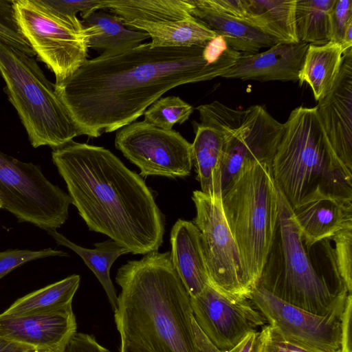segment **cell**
Returning a JSON list of instances; mask_svg holds the SVG:
<instances>
[{
    "label": "cell",
    "mask_w": 352,
    "mask_h": 352,
    "mask_svg": "<svg viewBox=\"0 0 352 352\" xmlns=\"http://www.w3.org/2000/svg\"><path fill=\"white\" fill-rule=\"evenodd\" d=\"M18 25L35 55L55 75L56 82L86 61L89 36L77 16L59 14L39 0H12Z\"/></svg>",
    "instance_id": "obj_9"
},
{
    "label": "cell",
    "mask_w": 352,
    "mask_h": 352,
    "mask_svg": "<svg viewBox=\"0 0 352 352\" xmlns=\"http://www.w3.org/2000/svg\"><path fill=\"white\" fill-rule=\"evenodd\" d=\"M142 30L151 38L153 47H188L199 45L214 38L217 34L194 16L178 21L160 23L131 22L126 25Z\"/></svg>",
    "instance_id": "obj_25"
},
{
    "label": "cell",
    "mask_w": 352,
    "mask_h": 352,
    "mask_svg": "<svg viewBox=\"0 0 352 352\" xmlns=\"http://www.w3.org/2000/svg\"><path fill=\"white\" fill-rule=\"evenodd\" d=\"M34 350L0 336V352H32Z\"/></svg>",
    "instance_id": "obj_41"
},
{
    "label": "cell",
    "mask_w": 352,
    "mask_h": 352,
    "mask_svg": "<svg viewBox=\"0 0 352 352\" xmlns=\"http://www.w3.org/2000/svg\"><path fill=\"white\" fill-rule=\"evenodd\" d=\"M68 254L52 248L40 250H8L0 252V279L14 269L36 259L49 256H67Z\"/></svg>",
    "instance_id": "obj_33"
},
{
    "label": "cell",
    "mask_w": 352,
    "mask_h": 352,
    "mask_svg": "<svg viewBox=\"0 0 352 352\" xmlns=\"http://www.w3.org/2000/svg\"><path fill=\"white\" fill-rule=\"evenodd\" d=\"M0 75L34 148L60 147L80 135L56 85L35 59L0 41Z\"/></svg>",
    "instance_id": "obj_7"
},
{
    "label": "cell",
    "mask_w": 352,
    "mask_h": 352,
    "mask_svg": "<svg viewBox=\"0 0 352 352\" xmlns=\"http://www.w3.org/2000/svg\"><path fill=\"white\" fill-rule=\"evenodd\" d=\"M171 263L190 298L211 284L200 232L192 221L178 219L170 231Z\"/></svg>",
    "instance_id": "obj_18"
},
{
    "label": "cell",
    "mask_w": 352,
    "mask_h": 352,
    "mask_svg": "<svg viewBox=\"0 0 352 352\" xmlns=\"http://www.w3.org/2000/svg\"><path fill=\"white\" fill-rule=\"evenodd\" d=\"M0 201L2 209L21 222L46 231L56 230L68 219L72 200L51 183L38 165L24 162L0 150Z\"/></svg>",
    "instance_id": "obj_10"
},
{
    "label": "cell",
    "mask_w": 352,
    "mask_h": 352,
    "mask_svg": "<svg viewBox=\"0 0 352 352\" xmlns=\"http://www.w3.org/2000/svg\"><path fill=\"white\" fill-rule=\"evenodd\" d=\"M115 146L140 170V175L184 177L192 166L191 144L175 130L146 121L133 122L118 129Z\"/></svg>",
    "instance_id": "obj_12"
},
{
    "label": "cell",
    "mask_w": 352,
    "mask_h": 352,
    "mask_svg": "<svg viewBox=\"0 0 352 352\" xmlns=\"http://www.w3.org/2000/svg\"><path fill=\"white\" fill-rule=\"evenodd\" d=\"M240 52L217 35L188 47H135L87 60L56 91L80 135L98 138L135 121L168 90L222 77Z\"/></svg>",
    "instance_id": "obj_1"
},
{
    "label": "cell",
    "mask_w": 352,
    "mask_h": 352,
    "mask_svg": "<svg viewBox=\"0 0 352 352\" xmlns=\"http://www.w3.org/2000/svg\"><path fill=\"white\" fill-rule=\"evenodd\" d=\"M196 208L192 223L200 232L202 250L211 285L239 298H249L240 255L227 223L221 195L212 196L201 190L192 192Z\"/></svg>",
    "instance_id": "obj_11"
},
{
    "label": "cell",
    "mask_w": 352,
    "mask_h": 352,
    "mask_svg": "<svg viewBox=\"0 0 352 352\" xmlns=\"http://www.w3.org/2000/svg\"><path fill=\"white\" fill-rule=\"evenodd\" d=\"M192 327L196 342L200 352H262L263 344L260 331L248 334L233 348L222 351L217 348L208 339L197 325L194 318Z\"/></svg>",
    "instance_id": "obj_34"
},
{
    "label": "cell",
    "mask_w": 352,
    "mask_h": 352,
    "mask_svg": "<svg viewBox=\"0 0 352 352\" xmlns=\"http://www.w3.org/2000/svg\"><path fill=\"white\" fill-rule=\"evenodd\" d=\"M329 23L330 41L342 45L345 32L352 26V0H336Z\"/></svg>",
    "instance_id": "obj_35"
},
{
    "label": "cell",
    "mask_w": 352,
    "mask_h": 352,
    "mask_svg": "<svg viewBox=\"0 0 352 352\" xmlns=\"http://www.w3.org/2000/svg\"><path fill=\"white\" fill-rule=\"evenodd\" d=\"M63 352H109L93 335L75 333Z\"/></svg>",
    "instance_id": "obj_39"
},
{
    "label": "cell",
    "mask_w": 352,
    "mask_h": 352,
    "mask_svg": "<svg viewBox=\"0 0 352 352\" xmlns=\"http://www.w3.org/2000/svg\"><path fill=\"white\" fill-rule=\"evenodd\" d=\"M343 53L341 45L331 41L321 45H309L298 81L309 85L316 100H321L333 87Z\"/></svg>",
    "instance_id": "obj_26"
},
{
    "label": "cell",
    "mask_w": 352,
    "mask_h": 352,
    "mask_svg": "<svg viewBox=\"0 0 352 352\" xmlns=\"http://www.w3.org/2000/svg\"><path fill=\"white\" fill-rule=\"evenodd\" d=\"M32 352H53V351H48V350H34Z\"/></svg>",
    "instance_id": "obj_43"
},
{
    "label": "cell",
    "mask_w": 352,
    "mask_h": 352,
    "mask_svg": "<svg viewBox=\"0 0 352 352\" xmlns=\"http://www.w3.org/2000/svg\"><path fill=\"white\" fill-rule=\"evenodd\" d=\"M76 332L72 307L58 312L25 316L0 314V336L32 350L63 352Z\"/></svg>",
    "instance_id": "obj_16"
},
{
    "label": "cell",
    "mask_w": 352,
    "mask_h": 352,
    "mask_svg": "<svg viewBox=\"0 0 352 352\" xmlns=\"http://www.w3.org/2000/svg\"><path fill=\"white\" fill-rule=\"evenodd\" d=\"M47 233L60 245L67 247L76 252L96 276L107 296L113 311L118 307V296L110 278V269L115 261L128 252L112 239L94 244V249L85 248L67 239L56 230Z\"/></svg>",
    "instance_id": "obj_28"
},
{
    "label": "cell",
    "mask_w": 352,
    "mask_h": 352,
    "mask_svg": "<svg viewBox=\"0 0 352 352\" xmlns=\"http://www.w3.org/2000/svg\"><path fill=\"white\" fill-rule=\"evenodd\" d=\"M0 41L28 56L35 55L18 25L12 0H0Z\"/></svg>",
    "instance_id": "obj_32"
},
{
    "label": "cell",
    "mask_w": 352,
    "mask_h": 352,
    "mask_svg": "<svg viewBox=\"0 0 352 352\" xmlns=\"http://www.w3.org/2000/svg\"><path fill=\"white\" fill-rule=\"evenodd\" d=\"M1 208H2V204H1V202L0 201V209H1Z\"/></svg>",
    "instance_id": "obj_44"
},
{
    "label": "cell",
    "mask_w": 352,
    "mask_h": 352,
    "mask_svg": "<svg viewBox=\"0 0 352 352\" xmlns=\"http://www.w3.org/2000/svg\"><path fill=\"white\" fill-rule=\"evenodd\" d=\"M305 246L330 239L352 223V202L323 199L293 210Z\"/></svg>",
    "instance_id": "obj_19"
},
{
    "label": "cell",
    "mask_w": 352,
    "mask_h": 352,
    "mask_svg": "<svg viewBox=\"0 0 352 352\" xmlns=\"http://www.w3.org/2000/svg\"><path fill=\"white\" fill-rule=\"evenodd\" d=\"M193 112V107L178 96L160 98L144 113V121L163 129L170 130L176 123L183 124Z\"/></svg>",
    "instance_id": "obj_30"
},
{
    "label": "cell",
    "mask_w": 352,
    "mask_h": 352,
    "mask_svg": "<svg viewBox=\"0 0 352 352\" xmlns=\"http://www.w3.org/2000/svg\"><path fill=\"white\" fill-rule=\"evenodd\" d=\"M196 109L201 124L219 129L224 136L221 195L246 166L255 163L272 166L284 124L264 107L235 109L213 101Z\"/></svg>",
    "instance_id": "obj_8"
},
{
    "label": "cell",
    "mask_w": 352,
    "mask_h": 352,
    "mask_svg": "<svg viewBox=\"0 0 352 352\" xmlns=\"http://www.w3.org/2000/svg\"><path fill=\"white\" fill-rule=\"evenodd\" d=\"M283 124L272 172L292 210L323 199L352 202V173L335 153L316 107L295 108Z\"/></svg>",
    "instance_id": "obj_4"
},
{
    "label": "cell",
    "mask_w": 352,
    "mask_h": 352,
    "mask_svg": "<svg viewBox=\"0 0 352 352\" xmlns=\"http://www.w3.org/2000/svg\"><path fill=\"white\" fill-rule=\"evenodd\" d=\"M263 352V351H262Z\"/></svg>",
    "instance_id": "obj_45"
},
{
    "label": "cell",
    "mask_w": 352,
    "mask_h": 352,
    "mask_svg": "<svg viewBox=\"0 0 352 352\" xmlns=\"http://www.w3.org/2000/svg\"><path fill=\"white\" fill-rule=\"evenodd\" d=\"M245 21L277 43H298L295 25L296 0H245Z\"/></svg>",
    "instance_id": "obj_22"
},
{
    "label": "cell",
    "mask_w": 352,
    "mask_h": 352,
    "mask_svg": "<svg viewBox=\"0 0 352 352\" xmlns=\"http://www.w3.org/2000/svg\"><path fill=\"white\" fill-rule=\"evenodd\" d=\"M223 213L239 250L245 285L257 286L275 236L278 205L272 166H246L221 195Z\"/></svg>",
    "instance_id": "obj_6"
},
{
    "label": "cell",
    "mask_w": 352,
    "mask_h": 352,
    "mask_svg": "<svg viewBox=\"0 0 352 352\" xmlns=\"http://www.w3.org/2000/svg\"><path fill=\"white\" fill-rule=\"evenodd\" d=\"M191 14L223 38L230 47L240 53H258L261 48L270 47L277 43L250 23L215 11L190 0Z\"/></svg>",
    "instance_id": "obj_20"
},
{
    "label": "cell",
    "mask_w": 352,
    "mask_h": 352,
    "mask_svg": "<svg viewBox=\"0 0 352 352\" xmlns=\"http://www.w3.org/2000/svg\"><path fill=\"white\" fill-rule=\"evenodd\" d=\"M224 136L219 129L196 123L195 137L191 144V158L201 191L212 196L221 195V169Z\"/></svg>",
    "instance_id": "obj_21"
},
{
    "label": "cell",
    "mask_w": 352,
    "mask_h": 352,
    "mask_svg": "<svg viewBox=\"0 0 352 352\" xmlns=\"http://www.w3.org/2000/svg\"><path fill=\"white\" fill-rule=\"evenodd\" d=\"M48 8L63 15L76 16L80 12L82 18L98 10H102V1H64V0H39Z\"/></svg>",
    "instance_id": "obj_37"
},
{
    "label": "cell",
    "mask_w": 352,
    "mask_h": 352,
    "mask_svg": "<svg viewBox=\"0 0 352 352\" xmlns=\"http://www.w3.org/2000/svg\"><path fill=\"white\" fill-rule=\"evenodd\" d=\"M331 241L335 262L339 275L346 291H352V223L347 224L338 232Z\"/></svg>",
    "instance_id": "obj_31"
},
{
    "label": "cell",
    "mask_w": 352,
    "mask_h": 352,
    "mask_svg": "<svg viewBox=\"0 0 352 352\" xmlns=\"http://www.w3.org/2000/svg\"><path fill=\"white\" fill-rule=\"evenodd\" d=\"M194 318L219 349L229 350L267 322L248 298L230 295L211 284L190 298Z\"/></svg>",
    "instance_id": "obj_14"
},
{
    "label": "cell",
    "mask_w": 352,
    "mask_h": 352,
    "mask_svg": "<svg viewBox=\"0 0 352 352\" xmlns=\"http://www.w3.org/2000/svg\"><path fill=\"white\" fill-rule=\"evenodd\" d=\"M260 332L263 352H322L285 339L270 325L264 326Z\"/></svg>",
    "instance_id": "obj_36"
},
{
    "label": "cell",
    "mask_w": 352,
    "mask_h": 352,
    "mask_svg": "<svg viewBox=\"0 0 352 352\" xmlns=\"http://www.w3.org/2000/svg\"><path fill=\"white\" fill-rule=\"evenodd\" d=\"M309 44L299 41L296 43H277L263 52L241 53L236 63L223 78L270 80H299Z\"/></svg>",
    "instance_id": "obj_17"
},
{
    "label": "cell",
    "mask_w": 352,
    "mask_h": 352,
    "mask_svg": "<svg viewBox=\"0 0 352 352\" xmlns=\"http://www.w3.org/2000/svg\"><path fill=\"white\" fill-rule=\"evenodd\" d=\"M248 299L285 339L322 352L340 351L342 315L314 314L283 301L259 285Z\"/></svg>",
    "instance_id": "obj_13"
},
{
    "label": "cell",
    "mask_w": 352,
    "mask_h": 352,
    "mask_svg": "<svg viewBox=\"0 0 352 352\" xmlns=\"http://www.w3.org/2000/svg\"><path fill=\"white\" fill-rule=\"evenodd\" d=\"M120 352H151L144 346L131 341L121 340Z\"/></svg>",
    "instance_id": "obj_42"
},
{
    "label": "cell",
    "mask_w": 352,
    "mask_h": 352,
    "mask_svg": "<svg viewBox=\"0 0 352 352\" xmlns=\"http://www.w3.org/2000/svg\"><path fill=\"white\" fill-rule=\"evenodd\" d=\"M116 282L121 287L114 311L121 340L151 352H200L190 297L169 251L154 250L128 261L118 270Z\"/></svg>",
    "instance_id": "obj_3"
},
{
    "label": "cell",
    "mask_w": 352,
    "mask_h": 352,
    "mask_svg": "<svg viewBox=\"0 0 352 352\" xmlns=\"http://www.w3.org/2000/svg\"><path fill=\"white\" fill-rule=\"evenodd\" d=\"M203 6L245 21V0H199Z\"/></svg>",
    "instance_id": "obj_38"
},
{
    "label": "cell",
    "mask_w": 352,
    "mask_h": 352,
    "mask_svg": "<svg viewBox=\"0 0 352 352\" xmlns=\"http://www.w3.org/2000/svg\"><path fill=\"white\" fill-rule=\"evenodd\" d=\"M276 189L278 223L258 285L283 301L314 314L341 316L349 293L333 292L303 243L292 209L277 186Z\"/></svg>",
    "instance_id": "obj_5"
},
{
    "label": "cell",
    "mask_w": 352,
    "mask_h": 352,
    "mask_svg": "<svg viewBox=\"0 0 352 352\" xmlns=\"http://www.w3.org/2000/svg\"><path fill=\"white\" fill-rule=\"evenodd\" d=\"M81 21L89 36L88 47L113 52L135 47L150 36L146 32L126 26L113 13L98 10Z\"/></svg>",
    "instance_id": "obj_23"
},
{
    "label": "cell",
    "mask_w": 352,
    "mask_h": 352,
    "mask_svg": "<svg viewBox=\"0 0 352 352\" xmlns=\"http://www.w3.org/2000/svg\"><path fill=\"white\" fill-rule=\"evenodd\" d=\"M336 0H296L295 25L299 41L321 45L330 41L329 14Z\"/></svg>",
    "instance_id": "obj_29"
},
{
    "label": "cell",
    "mask_w": 352,
    "mask_h": 352,
    "mask_svg": "<svg viewBox=\"0 0 352 352\" xmlns=\"http://www.w3.org/2000/svg\"><path fill=\"white\" fill-rule=\"evenodd\" d=\"M102 9L131 22L160 23L193 16L190 0H103Z\"/></svg>",
    "instance_id": "obj_24"
},
{
    "label": "cell",
    "mask_w": 352,
    "mask_h": 352,
    "mask_svg": "<svg viewBox=\"0 0 352 352\" xmlns=\"http://www.w3.org/2000/svg\"><path fill=\"white\" fill-rule=\"evenodd\" d=\"M352 296L349 294L341 316V349L340 352H352L351 342V318Z\"/></svg>",
    "instance_id": "obj_40"
},
{
    "label": "cell",
    "mask_w": 352,
    "mask_h": 352,
    "mask_svg": "<svg viewBox=\"0 0 352 352\" xmlns=\"http://www.w3.org/2000/svg\"><path fill=\"white\" fill-rule=\"evenodd\" d=\"M52 157L89 230L107 235L128 253L158 250L165 218L140 175L109 150L73 140L54 148Z\"/></svg>",
    "instance_id": "obj_2"
},
{
    "label": "cell",
    "mask_w": 352,
    "mask_h": 352,
    "mask_svg": "<svg viewBox=\"0 0 352 352\" xmlns=\"http://www.w3.org/2000/svg\"><path fill=\"white\" fill-rule=\"evenodd\" d=\"M316 108L335 153L352 173V47L344 52L338 78Z\"/></svg>",
    "instance_id": "obj_15"
},
{
    "label": "cell",
    "mask_w": 352,
    "mask_h": 352,
    "mask_svg": "<svg viewBox=\"0 0 352 352\" xmlns=\"http://www.w3.org/2000/svg\"><path fill=\"white\" fill-rule=\"evenodd\" d=\"M80 278L73 274L32 292L16 300L5 311V316H25L58 312L72 308L73 297Z\"/></svg>",
    "instance_id": "obj_27"
}]
</instances>
